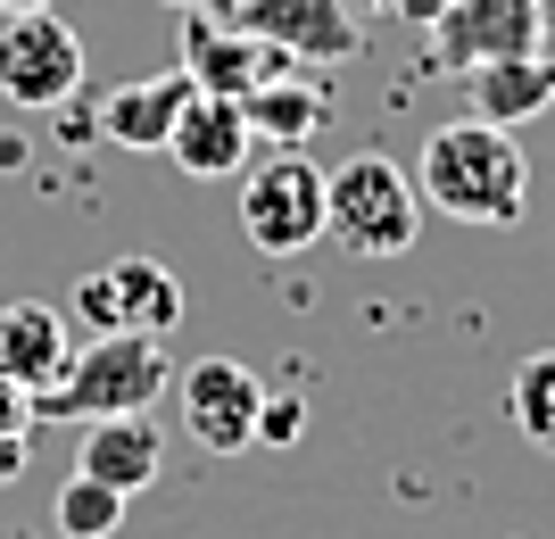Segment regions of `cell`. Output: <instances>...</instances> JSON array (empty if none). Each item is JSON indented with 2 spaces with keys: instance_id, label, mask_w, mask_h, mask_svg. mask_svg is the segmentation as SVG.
I'll list each match as a JSON object with an SVG mask.
<instances>
[{
  "instance_id": "obj_24",
  "label": "cell",
  "mask_w": 555,
  "mask_h": 539,
  "mask_svg": "<svg viewBox=\"0 0 555 539\" xmlns=\"http://www.w3.org/2000/svg\"><path fill=\"white\" fill-rule=\"evenodd\" d=\"M166 9H208V0H166Z\"/></svg>"
},
{
  "instance_id": "obj_19",
  "label": "cell",
  "mask_w": 555,
  "mask_h": 539,
  "mask_svg": "<svg viewBox=\"0 0 555 539\" xmlns=\"http://www.w3.org/2000/svg\"><path fill=\"white\" fill-rule=\"evenodd\" d=\"M25 440H34V399L17 382H0V482L25 465Z\"/></svg>"
},
{
  "instance_id": "obj_7",
  "label": "cell",
  "mask_w": 555,
  "mask_h": 539,
  "mask_svg": "<svg viewBox=\"0 0 555 539\" xmlns=\"http://www.w3.org/2000/svg\"><path fill=\"white\" fill-rule=\"evenodd\" d=\"M175 399H183V423L208 457H241L257 448V415H266V382L241 357H191L175 374Z\"/></svg>"
},
{
  "instance_id": "obj_21",
  "label": "cell",
  "mask_w": 555,
  "mask_h": 539,
  "mask_svg": "<svg viewBox=\"0 0 555 539\" xmlns=\"http://www.w3.org/2000/svg\"><path fill=\"white\" fill-rule=\"evenodd\" d=\"M299 399H274V390H266V415H257V440H266V448H291V440H299Z\"/></svg>"
},
{
  "instance_id": "obj_8",
  "label": "cell",
  "mask_w": 555,
  "mask_h": 539,
  "mask_svg": "<svg viewBox=\"0 0 555 539\" xmlns=\"http://www.w3.org/2000/svg\"><path fill=\"white\" fill-rule=\"evenodd\" d=\"M208 9L232 17V25H249L257 42L282 50V59H307V67H340V59L365 50L348 0H208Z\"/></svg>"
},
{
  "instance_id": "obj_13",
  "label": "cell",
  "mask_w": 555,
  "mask_h": 539,
  "mask_svg": "<svg viewBox=\"0 0 555 539\" xmlns=\"http://www.w3.org/2000/svg\"><path fill=\"white\" fill-rule=\"evenodd\" d=\"M464 100L481 125H531L555 108V59L547 50H522V59H489V67H464Z\"/></svg>"
},
{
  "instance_id": "obj_2",
  "label": "cell",
  "mask_w": 555,
  "mask_h": 539,
  "mask_svg": "<svg viewBox=\"0 0 555 539\" xmlns=\"http://www.w3.org/2000/svg\"><path fill=\"white\" fill-rule=\"evenodd\" d=\"M175 382L158 332H92V349L67 357V374L34 399V423H100V415H150L158 390Z\"/></svg>"
},
{
  "instance_id": "obj_16",
  "label": "cell",
  "mask_w": 555,
  "mask_h": 539,
  "mask_svg": "<svg viewBox=\"0 0 555 539\" xmlns=\"http://www.w3.org/2000/svg\"><path fill=\"white\" fill-rule=\"evenodd\" d=\"M108 291H116V316H125V332H175L183 324V282L166 274L158 258H116L108 266Z\"/></svg>"
},
{
  "instance_id": "obj_15",
  "label": "cell",
  "mask_w": 555,
  "mask_h": 539,
  "mask_svg": "<svg viewBox=\"0 0 555 539\" xmlns=\"http://www.w3.org/2000/svg\"><path fill=\"white\" fill-rule=\"evenodd\" d=\"M241 117H249L257 141H274V150H307V133L332 117V100L299 75H266L257 92H241Z\"/></svg>"
},
{
  "instance_id": "obj_6",
  "label": "cell",
  "mask_w": 555,
  "mask_h": 539,
  "mask_svg": "<svg viewBox=\"0 0 555 539\" xmlns=\"http://www.w3.org/2000/svg\"><path fill=\"white\" fill-rule=\"evenodd\" d=\"M423 34H431V67L464 75V67H489V59L547 50V0H448Z\"/></svg>"
},
{
  "instance_id": "obj_4",
  "label": "cell",
  "mask_w": 555,
  "mask_h": 539,
  "mask_svg": "<svg viewBox=\"0 0 555 539\" xmlns=\"http://www.w3.org/2000/svg\"><path fill=\"white\" fill-rule=\"evenodd\" d=\"M241 233L266 258L315 249L324 241V166L299 158V150H274L266 166H249V183H241Z\"/></svg>"
},
{
  "instance_id": "obj_23",
  "label": "cell",
  "mask_w": 555,
  "mask_h": 539,
  "mask_svg": "<svg viewBox=\"0 0 555 539\" xmlns=\"http://www.w3.org/2000/svg\"><path fill=\"white\" fill-rule=\"evenodd\" d=\"M25 9H59V0H0V17H25Z\"/></svg>"
},
{
  "instance_id": "obj_10",
  "label": "cell",
  "mask_w": 555,
  "mask_h": 539,
  "mask_svg": "<svg viewBox=\"0 0 555 539\" xmlns=\"http://www.w3.org/2000/svg\"><path fill=\"white\" fill-rule=\"evenodd\" d=\"M67 357H75V324H67V307H50V299H17V307H0V382H17L25 399H42L50 382L67 374Z\"/></svg>"
},
{
  "instance_id": "obj_5",
  "label": "cell",
  "mask_w": 555,
  "mask_h": 539,
  "mask_svg": "<svg viewBox=\"0 0 555 539\" xmlns=\"http://www.w3.org/2000/svg\"><path fill=\"white\" fill-rule=\"evenodd\" d=\"M83 92V34L59 9H25L0 25V100L17 108H67Z\"/></svg>"
},
{
  "instance_id": "obj_17",
  "label": "cell",
  "mask_w": 555,
  "mask_h": 539,
  "mask_svg": "<svg viewBox=\"0 0 555 539\" xmlns=\"http://www.w3.org/2000/svg\"><path fill=\"white\" fill-rule=\"evenodd\" d=\"M506 415H514V432H522L539 457H555V349H531L522 365H514Z\"/></svg>"
},
{
  "instance_id": "obj_20",
  "label": "cell",
  "mask_w": 555,
  "mask_h": 539,
  "mask_svg": "<svg viewBox=\"0 0 555 539\" xmlns=\"http://www.w3.org/2000/svg\"><path fill=\"white\" fill-rule=\"evenodd\" d=\"M67 324H92V332H125V316H116V291H108V266L75 282V316H67Z\"/></svg>"
},
{
  "instance_id": "obj_14",
  "label": "cell",
  "mask_w": 555,
  "mask_h": 539,
  "mask_svg": "<svg viewBox=\"0 0 555 539\" xmlns=\"http://www.w3.org/2000/svg\"><path fill=\"white\" fill-rule=\"evenodd\" d=\"M191 92H199V84H191L183 67L175 75H133V84H116V92L100 100V133L125 141V150H166V133H175Z\"/></svg>"
},
{
  "instance_id": "obj_18",
  "label": "cell",
  "mask_w": 555,
  "mask_h": 539,
  "mask_svg": "<svg viewBox=\"0 0 555 539\" xmlns=\"http://www.w3.org/2000/svg\"><path fill=\"white\" fill-rule=\"evenodd\" d=\"M125 506H133L125 490L92 482V473H75L67 490H59V531H67V539H108L116 523H125Z\"/></svg>"
},
{
  "instance_id": "obj_3",
  "label": "cell",
  "mask_w": 555,
  "mask_h": 539,
  "mask_svg": "<svg viewBox=\"0 0 555 539\" xmlns=\"http://www.w3.org/2000/svg\"><path fill=\"white\" fill-rule=\"evenodd\" d=\"M423 233V191L415 166L357 150L324 175V241H340L348 258H406Z\"/></svg>"
},
{
  "instance_id": "obj_12",
  "label": "cell",
  "mask_w": 555,
  "mask_h": 539,
  "mask_svg": "<svg viewBox=\"0 0 555 539\" xmlns=\"http://www.w3.org/2000/svg\"><path fill=\"white\" fill-rule=\"evenodd\" d=\"M75 473H92L108 490L141 498L166 473V432L150 415H100V423H83V440H75Z\"/></svg>"
},
{
  "instance_id": "obj_9",
  "label": "cell",
  "mask_w": 555,
  "mask_h": 539,
  "mask_svg": "<svg viewBox=\"0 0 555 539\" xmlns=\"http://www.w3.org/2000/svg\"><path fill=\"white\" fill-rule=\"evenodd\" d=\"M183 75L199 92L241 100V92H257L266 75H282V50H266L249 25L216 17V9H183Z\"/></svg>"
},
{
  "instance_id": "obj_11",
  "label": "cell",
  "mask_w": 555,
  "mask_h": 539,
  "mask_svg": "<svg viewBox=\"0 0 555 539\" xmlns=\"http://www.w3.org/2000/svg\"><path fill=\"white\" fill-rule=\"evenodd\" d=\"M249 117H241V100L224 92H191L183 117H175V133H166V158L183 166V175H199V183H216V175H241L249 166Z\"/></svg>"
},
{
  "instance_id": "obj_22",
  "label": "cell",
  "mask_w": 555,
  "mask_h": 539,
  "mask_svg": "<svg viewBox=\"0 0 555 539\" xmlns=\"http://www.w3.org/2000/svg\"><path fill=\"white\" fill-rule=\"evenodd\" d=\"M357 9H365V17H390V25H415V34H423L448 0H357Z\"/></svg>"
},
{
  "instance_id": "obj_1",
  "label": "cell",
  "mask_w": 555,
  "mask_h": 539,
  "mask_svg": "<svg viewBox=\"0 0 555 539\" xmlns=\"http://www.w3.org/2000/svg\"><path fill=\"white\" fill-rule=\"evenodd\" d=\"M415 191L456 224L498 233V224H522V208H531V158L506 125L456 117V125H431V141L415 158Z\"/></svg>"
}]
</instances>
